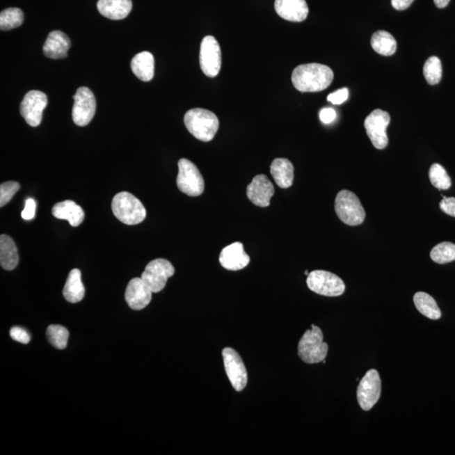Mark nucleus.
I'll list each match as a JSON object with an SVG mask.
<instances>
[{
    "label": "nucleus",
    "instance_id": "obj_37",
    "mask_svg": "<svg viewBox=\"0 0 455 455\" xmlns=\"http://www.w3.org/2000/svg\"><path fill=\"white\" fill-rule=\"evenodd\" d=\"M35 202L33 198H28L26 202L25 209L22 211V217L25 221H31L35 215Z\"/></svg>",
    "mask_w": 455,
    "mask_h": 455
},
{
    "label": "nucleus",
    "instance_id": "obj_29",
    "mask_svg": "<svg viewBox=\"0 0 455 455\" xmlns=\"http://www.w3.org/2000/svg\"><path fill=\"white\" fill-rule=\"evenodd\" d=\"M430 257L438 264H446L455 260V245L451 242H442L431 250Z\"/></svg>",
    "mask_w": 455,
    "mask_h": 455
},
{
    "label": "nucleus",
    "instance_id": "obj_16",
    "mask_svg": "<svg viewBox=\"0 0 455 455\" xmlns=\"http://www.w3.org/2000/svg\"><path fill=\"white\" fill-rule=\"evenodd\" d=\"M152 294L153 292L141 278H135L127 285L125 299L131 310H141L150 305Z\"/></svg>",
    "mask_w": 455,
    "mask_h": 455
},
{
    "label": "nucleus",
    "instance_id": "obj_9",
    "mask_svg": "<svg viewBox=\"0 0 455 455\" xmlns=\"http://www.w3.org/2000/svg\"><path fill=\"white\" fill-rule=\"evenodd\" d=\"M381 379L377 370L370 369L361 379L358 386L357 398L363 410L373 408L381 396Z\"/></svg>",
    "mask_w": 455,
    "mask_h": 455
},
{
    "label": "nucleus",
    "instance_id": "obj_21",
    "mask_svg": "<svg viewBox=\"0 0 455 455\" xmlns=\"http://www.w3.org/2000/svg\"><path fill=\"white\" fill-rule=\"evenodd\" d=\"M51 213L55 218L69 221L73 227L81 225L85 219V211L82 207L71 200L58 202L54 206Z\"/></svg>",
    "mask_w": 455,
    "mask_h": 455
},
{
    "label": "nucleus",
    "instance_id": "obj_2",
    "mask_svg": "<svg viewBox=\"0 0 455 455\" xmlns=\"http://www.w3.org/2000/svg\"><path fill=\"white\" fill-rule=\"evenodd\" d=\"M184 122L190 134L202 142L213 141L219 127L217 115L209 110L202 109L187 111Z\"/></svg>",
    "mask_w": 455,
    "mask_h": 455
},
{
    "label": "nucleus",
    "instance_id": "obj_10",
    "mask_svg": "<svg viewBox=\"0 0 455 455\" xmlns=\"http://www.w3.org/2000/svg\"><path fill=\"white\" fill-rule=\"evenodd\" d=\"M74 106L72 115L76 125L85 127L93 121L95 110H97V101L95 95L89 88H79L74 95Z\"/></svg>",
    "mask_w": 455,
    "mask_h": 455
},
{
    "label": "nucleus",
    "instance_id": "obj_22",
    "mask_svg": "<svg viewBox=\"0 0 455 455\" xmlns=\"http://www.w3.org/2000/svg\"><path fill=\"white\" fill-rule=\"evenodd\" d=\"M275 182L281 189H289L293 185L294 179V168L293 163L287 159H275L270 168Z\"/></svg>",
    "mask_w": 455,
    "mask_h": 455
},
{
    "label": "nucleus",
    "instance_id": "obj_27",
    "mask_svg": "<svg viewBox=\"0 0 455 455\" xmlns=\"http://www.w3.org/2000/svg\"><path fill=\"white\" fill-rule=\"evenodd\" d=\"M371 45L377 54L383 56L393 55L397 49L396 39L385 31L374 33L371 38Z\"/></svg>",
    "mask_w": 455,
    "mask_h": 455
},
{
    "label": "nucleus",
    "instance_id": "obj_23",
    "mask_svg": "<svg viewBox=\"0 0 455 455\" xmlns=\"http://www.w3.org/2000/svg\"><path fill=\"white\" fill-rule=\"evenodd\" d=\"M131 69L142 81H150L154 74V58L149 51H142L131 59Z\"/></svg>",
    "mask_w": 455,
    "mask_h": 455
},
{
    "label": "nucleus",
    "instance_id": "obj_35",
    "mask_svg": "<svg viewBox=\"0 0 455 455\" xmlns=\"http://www.w3.org/2000/svg\"><path fill=\"white\" fill-rule=\"evenodd\" d=\"M349 97V90L347 88H342V89L335 91L327 97V101L333 103V105H341L344 103Z\"/></svg>",
    "mask_w": 455,
    "mask_h": 455
},
{
    "label": "nucleus",
    "instance_id": "obj_4",
    "mask_svg": "<svg viewBox=\"0 0 455 455\" xmlns=\"http://www.w3.org/2000/svg\"><path fill=\"white\" fill-rule=\"evenodd\" d=\"M322 330L318 326H311L298 342V354L303 362L314 365L325 360L329 346L323 342Z\"/></svg>",
    "mask_w": 455,
    "mask_h": 455
},
{
    "label": "nucleus",
    "instance_id": "obj_15",
    "mask_svg": "<svg viewBox=\"0 0 455 455\" xmlns=\"http://www.w3.org/2000/svg\"><path fill=\"white\" fill-rule=\"evenodd\" d=\"M275 189L273 183L265 175H257L247 186L246 195L249 200L255 206L266 207L270 205L271 198L273 197Z\"/></svg>",
    "mask_w": 455,
    "mask_h": 455
},
{
    "label": "nucleus",
    "instance_id": "obj_19",
    "mask_svg": "<svg viewBox=\"0 0 455 455\" xmlns=\"http://www.w3.org/2000/svg\"><path fill=\"white\" fill-rule=\"evenodd\" d=\"M71 47L69 37L61 31H54L49 33L43 46V54L53 59L65 58Z\"/></svg>",
    "mask_w": 455,
    "mask_h": 455
},
{
    "label": "nucleus",
    "instance_id": "obj_33",
    "mask_svg": "<svg viewBox=\"0 0 455 455\" xmlns=\"http://www.w3.org/2000/svg\"><path fill=\"white\" fill-rule=\"evenodd\" d=\"M19 183L17 182H6L0 186V207L6 206L11 200L15 194L19 190Z\"/></svg>",
    "mask_w": 455,
    "mask_h": 455
},
{
    "label": "nucleus",
    "instance_id": "obj_20",
    "mask_svg": "<svg viewBox=\"0 0 455 455\" xmlns=\"http://www.w3.org/2000/svg\"><path fill=\"white\" fill-rule=\"evenodd\" d=\"M97 9L103 17L118 21L130 14L133 3L131 0H99Z\"/></svg>",
    "mask_w": 455,
    "mask_h": 455
},
{
    "label": "nucleus",
    "instance_id": "obj_31",
    "mask_svg": "<svg viewBox=\"0 0 455 455\" xmlns=\"http://www.w3.org/2000/svg\"><path fill=\"white\" fill-rule=\"evenodd\" d=\"M429 179L433 186L438 190H448L452 182L446 170L439 163H433L430 167Z\"/></svg>",
    "mask_w": 455,
    "mask_h": 455
},
{
    "label": "nucleus",
    "instance_id": "obj_14",
    "mask_svg": "<svg viewBox=\"0 0 455 455\" xmlns=\"http://www.w3.org/2000/svg\"><path fill=\"white\" fill-rule=\"evenodd\" d=\"M47 105L46 94L40 90H31L22 99L19 111L28 125L38 127L41 125L43 111Z\"/></svg>",
    "mask_w": 455,
    "mask_h": 455
},
{
    "label": "nucleus",
    "instance_id": "obj_41",
    "mask_svg": "<svg viewBox=\"0 0 455 455\" xmlns=\"http://www.w3.org/2000/svg\"><path fill=\"white\" fill-rule=\"evenodd\" d=\"M305 274L307 275V276H308V275L310 274V273H309V271H305Z\"/></svg>",
    "mask_w": 455,
    "mask_h": 455
},
{
    "label": "nucleus",
    "instance_id": "obj_30",
    "mask_svg": "<svg viewBox=\"0 0 455 455\" xmlns=\"http://www.w3.org/2000/svg\"><path fill=\"white\" fill-rule=\"evenodd\" d=\"M47 337L51 344L56 349L63 350L66 349L70 333L65 327L59 325H51L47 327Z\"/></svg>",
    "mask_w": 455,
    "mask_h": 455
},
{
    "label": "nucleus",
    "instance_id": "obj_1",
    "mask_svg": "<svg viewBox=\"0 0 455 455\" xmlns=\"http://www.w3.org/2000/svg\"><path fill=\"white\" fill-rule=\"evenodd\" d=\"M333 71L321 63H306L295 67L292 82L295 89L301 93H320L333 83Z\"/></svg>",
    "mask_w": 455,
    "mask_h": 455
},
{
    "label": "nucleus",
    "instance_id": "obj_26",
    "mask_svg": "<svg viewBox=\"0 0 455 455\" xmlns=\"http://www.w3.org/2000/svg\"><path fill=\"white\" fill-rule=\"evenodd\" d=\"M414 305L422 314L431 320H438L441 317V310L435 299L429 294L418 292L414 295Z\"/></svg>",
    "mask_w": 455,
    "mask_h": 455
},
{
    "label": "nucleus",
    "instance_id": "obj_3",
    "mask_svg": "<svg viewBox=\"0 0 455 455\" xmlns=\"http://www.w3.org/2000/svg\"><path fill=\"white\" fill-rule=\"evenodd\" d=\"M111 209L115 218L127 225H138L145 221L147 215L143 203L133 194L127 191L115 195Z\"/></svg>",
    "mask_w": 455,
    "mask_h": 455
},
{
    "label": "nucleus",
    "instance_id": "obj_24",
    "mask_svg": "<svg viewBox=\"0 0 455 455\" xmlns=\"http://www.w3.org/2000/svg\"><path fill=\"white\" fill-rule=\"evenodd\" d=\"M86 289L81 280V271L79 269L71 270L67 278L63 294L67 302L75 303L82 301L85 297Z\"/></svg>",
    "mask_w": 455,
    "mask_h": 455
},
{
    "label": "nucleus",
    "instance_id": "obj_13",
    "mask_svg": "<svg viewBox=\"0 0 455 455\" xmlns=\"http://www.w3.org/2000/svg\"><path fill=\"white\" fill-rule=\"evenodd\" d=\"M223 365L231 385L237 391H242L248 382V374L244 362L237 351L226 347L222 352Z\"/></svg>",
    "mask_w": 455,
    "mask_h": 455
},
{
    "label": "nucleus",
    "instance_id": "obj_7",
    "mask_svg": "<svg viewBox=\"0 0 455 455\" xmlns=\"http://www.w3.org/2000/svg\"><path fill=\"white\" fill-rule=\"evenodd\" d=\"M178 189L190 197L202 195L205 191V179L198 167L189 159H181L178 162Z\"/></svg>",
    "mask_w": 455,
    "mask_h": 455
},
{
    "label": "nucleus",
    "instance_id": "obj_38",
    "mask_svg": "<svg viewBox=\"0 0 455 455\" xmlns=\"http://www.w3.org/2000/svg\"><path fill=\"white\" fill-rule=\"evenodd\" d=\"M337 118V113L333 109H323L320 111L321 121L325 125H330V123L335 121Z\"/></svg>",
    "mask_w": 455,
    "mask_h": 455
},
{
    "label": "nucleus",
    "instance_id": "obj_11",
    "mask_svg": "<svg viewBox=\"0 0 455 455\" xmlns=\"http://www.w3.org/2000/svg\"><path fill=\"white\" fill-rule=\"evenodd\" d=\"M390 122V114L381 109L374 110L365 119L367 134L373 145L378 150H384L388 145L389 139L386 129Z\"/></svg>",
    "mask_w": 455,
    "mask_h": 455
},
{
    "label": "nucleus",
    "instance_id": "obj_5",
    "mask_svg": "<svg viewBox=\"0 0 455 455\" xmlns=\"http://www.w3.org/2000/svg\"><path fill=\"white\" fill-rule=\"evenodd\" d=\"M335 211L341 221L350 226L360 225L366 217L357 195L349 190L339 191L335 201Z\"/></svg>",
    "mask_w": 455,
    "mask_h": 455
},
{
    "label": "nucleus",
    "instance_id": "obj_12",
    "mask_svg": "<svg viewBox=\"0 0 455 455\" xmlns=\"http://www.w3.org/2000/svg\"><path fill=\"white\" fill-rule=\"evenodd\" d=\"M199 61L207 77H216L221 69L222 54L221 46L213 35H207L202 39Z\"/></svg>",
    "mask_w": 455,
    "mask_h": 455
},
{
    "label": "nucleus",
    "instance_id": "obj_32",
    "mask_svg": "<svg viewBox=\"0 0 455 455\" xmlns=\"http://www.w3.org/2000/svg\"><path fill=\"white\" fill-rule=\"evenodd\" d=\"M442 63L438 57H430L423 67V74L429 85H437L442 79Z\"/></svg>",
    "mask_w": 455,
    "mask_h": 455
},
{
    "label": "nucleus",
    "instance_id": "obj_18",
    "mask_svg": "<svg viewBox=\"0 0 455 455\" xmlns=\"http://www.w3.org/2000/svg\"><path fill=\"white\" fill-rule=\"evenodd\" d=\"M275 10L279 17L293 22L305 21L309 14L305 0H275Z\"/></svg>",
    "mask_w": 455,
    "mask_h": 455
},
{
    "label": "nucleus",
    "instance_id": "obj_28",
    "mask_svg": "<svg viewBox=\"0 0 455 455\" xmlns=\"http://www.w3.org/2000/svg\"><path fill=\"white\" fill-rule=\"evenodd\" d=\"M24 14L18 8H9L0 14V29L9 31L22 25Z\"/></svg>",
    "mask_w": 455,
    "mask_h": 455
},
{
    "label": "nucleus",
    "instance_id": "obj_25",
    "mask_svg": "<svg viewBox=\"0 0 455 455\" xmlns=\"http://www.w3.org/2000/svg\"><path fill=\"white\" fill-rule=\"evenodd\" d=\"M19 255L13 239L6 234L0 237V264L3 269L12 271L17 266Z\"/></svg>",
    "mask_w": 455,
    "mask_h": 455
},
{
    "label": "nucleus",
    "instance_id": "obj_34",
    "mask_svg": "<svg viewBox=\"0 0 455 455\" xmlns=\"http://www.w3.org/2000/svg\"><path fill=\"white\" fill-rule=\"evenodd\" d=\"M10 335L13 340L21 342L22 344H27L31 341L29 333L25 329L21 328V327H12L10 330Z\"/></svg>",
    "mask_w": 455,
    "mask_h": 455
},
{
    "label": "nucleus",
    "instance_id": "obj_8",
    "mask_svg": "<svg viewBox=\"0 0 455 455\" xmlns=\"http://www.w3.org/2000/svg\"><path fill=\"white\" fill-rule=\"evenodd\" d=\"M175 273L173 264L166 259L159 258L151 261L145 267L141 278L152 292H161L166 286L167 281Z\"/></svg>",
    "mask_w": 455,
    "mask_h": 455
},
{
    "label": "nucleus",
    "instance_id": "obj_40",
    "mask_svg": "<svg viewBox=\"0 0 455 455\" xmlns=\"http://www.w3.org/2000/svg\"><path fill=\"white\" fill-rule=\"evenodd\" d=\"M449 1L450 0H434V3L439 9H442L449 5Z\"/></svg>",
    "mask_w": 455,
    "mask_h": 455
},
{
    "label": "nucleus",
    "instance_id": "obj_39",
    "mask_svg": "<svg viewBox=\"0 0 455 455\" xmlns=\"http://www.w3.org/2000/svg\"><path fill=\"white\" fill-rule=\"evenodd\" d=\"M413 1L414 0H391V5L397 10H405Z\"/></svg>",
    "mask_w": 455,
    "mask_h": 455
},
{
    "label": "nucleus",
    "instance_id": "obj_17",
    "mask_svg": "<svg viewBox=\"0 0 455 455\" xmlns=\"http://www.w3.org/2000/svg\"><path fill=\"white\" fill-rule=\"evenodd\" d=\"M219 262L226 270L239 271L249 265L250 257L241 243L235 242L222 250Z\"/></svg>",
    "mask_w": 455,
    "mask_h": 455
},
{
    "label": "nucleus",
    "instance_id": "obj_6",
    "mask_svg": "<svg viewBox=\"0 0 455 455\" xmlns=\"http://www.w3.org/2000/svg\"><path fill=\"white\" fill-rule=\"evenodd\" d=\"M306 282L311 291L326 297L341 296L346 289L344 282L337 275L323 270L311 271Z\"/></svg>",
    "mask_w": 455,
    "mask_h": 455
},
{
    "label": "nucleus",
    "instance_id": "obj_36",
    "mask_svg": "<svg viewBox=\"0 0 455 455\" xmlns=\"http://www.w3.org/2000/svg\"><path fill=\"white\" fill-rule=\"evenodd\" d=\"M442 200L439 203L440 209L445 214L455 218V198H446L442 195Z\"/></svg>",
    "mask_w": 455,
    "mask_h": 455
}]
</instances>
